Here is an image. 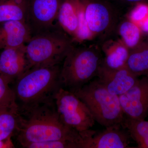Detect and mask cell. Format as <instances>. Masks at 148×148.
Listing matches in <instances>:
<instances>
[{
    "mask_svg": "<svg viewBox=\"0 0 148 148\" xmlns=\"http://www.w3.org/2000/svg\"><path fill=\"white\" fill-rule=\"evenodd\" d=\"M17 140L21 146L28 143L51 140L76 142L83 148L84 138L63 123L54 101L34 106H18Z\"/></svg>",
    "mask_w": 148,
    "mask_h": 148,
    "instance_id": "obj_1",
    "label": "cell"
},
{
    "mask_svg": "<svg viewBox=\"0 0 148 148\" xmlns=\"http://www.w3.org/2000/svg\"><path fill=\"white\" fill-rule=\"evenodd\" d=\"M59 65L32 68L16 80L14 91L20 107L54 101L56 93L62 87Z\"/></svg>",
    "mask_w": 148,
    "mask_h": 148,
    "instance_id": "obj_2",
    "label": "cell"
},
{
    "mask_svg": "<svg viewBox=\"0 0 148 148\" xmlns=\"http://www.w3.org/2000/svg\"><path fill=\"white\" fill-rule=\"evenodd\" d=\"M103 59L101 50L95 46L73 47L61 67L62 87L74 92L87 84L97 77Z\"/></svg>",
    "mask_w": 148,
    "mask_h": 148,
    "instance_id": "obj_3",
    "label": "cell"
},
{
    "mask_svg": "<svg viewBox=\"0 0 148 148\" xmlns=\"http://www.w3.org/2000/svg\"><path fill=\"white\" fill-rule=\"evenodd\" d=\"M73 47L71 39L57 28L33 36L25 44L28 68L60 64Z\"/></svg>",
    "mask_w": 148,
    "mask_h": 148,
    "instance_id": "obj_4",
    "label": "cell"
},
{
    "mask_svg": "<svg viewBox=\"0 0 148 148\" xmlns=\"http://www.w3.org/2000/svg\"><path fill=\"white\" fill-rule=\"evenodd\" d=\"M73 92L85 104L99 124L105 127L122 125L125 115L119 97L109 92L97 78Z\"/></svg>",
    "mask_w": 148,
    "mask_h": 148,
    "instance_id": "obj_5",
    "label": "cell"
},
{
    "mask_svg": "<svg viewBox=\"0 0 148 148\" xmlns=\"http://www.w3.org/2000/svg\"><path fill=\"white\" fill-rule=\"evenodd\" d=\"M56 110L65 125L75 130L84 138L96 132L91 128L95 121L85 104L74 92L61 87L54 96Z\"/></svg>",
    "mask_w": 148,
    "mask_h": 148,
    "instance_id": "obj_6",
    "label": "cell"
},
{
    "mask_svg": "<svg viewBox=\"0 0 148 148\" xmlns=\"http://www.w3.org/2000/svg\"><path fill=\"white\" fill-rule=\"evenodd\" d=\"M62 0H28L25 22L32 36L56 28Z\"/></svg>",
    "mask_w": 148,
    "mask_h": 148,
    "instance_id": "obj_7",
    "label": "cell"
},
{
    "mask_svg": "<svg viewBox=\"0 0 148 148\" xmlns=\"http://www.w3.org/2000/svg\"><path fill=\"white\" fill-rule=\"evenodd\" d=\"M119 97L125 116L145 119L148 116V75L138 78L129 90Z\"/></svg>",
    "mask_w": 148,
    "mask_h": 148,
    "instance_id": "obj_8",
    "label": "cell"
},
{
    "mask_svg": "<svg viewBox=\"0 0 148 148\" xmlns=\"http://www.w3.org/2000/svg\"><path fill=\"white\" fill-rule=\"evenodd\" d=\"M83 1L86 19L94 38L102 36L109 33L115 21L114 14L110 9L99 1Z\"/></svg>",
    "mask_w": 148,
    "mask_h": 148,
    "instance_id": "obj_9",
    "label": "cell"
},
{
    "mask_svg": "<svg viewBox=\"0 0 148 148\" xmlns=\"http://www.w3.org/2000/svg\"><path fill=\"white\" fill-rule=\"evenodd\" d=\"M130 135L121 125L106 127L103 131L85 138L84 148H128Z\"/></svg>",
    "mask_w": 148,
    "mask_h": 148,
    "instance_id": "obj_10",
    "label": "cell"
},
{
    "mask_svg": "<svg viewBox=\"0 0 148 148\" xmlns=\"http://www.w3.org/2000/svg\"><path fill=\"white\" fill-rule=\"evenodd\" d=\"M97 77L99 82L109 92L119 96L129 90L139 78L132 75L125 67L112 70L101 66Z\"/></svg>",
    "mask_w": 148,
    "mask_h": 148,
    "instance_id": "obj_11",
    "label": "cell"
},
{
    "mask_svg": "<svg viewBox=\"0 0 148 148\" xmlns=\"http://www.w3.org/2000/svg\"><path fill=\"white\" fill-rule=\"evenodd\" d=\"M25 45L2 49L0 52V75L12 82L28 70Z\"/></svg>",
    "mask_w": 148,
    "mask_h": 148,
    "instance_id": "obj_12",
    "label": "cell"
},
{
    "mask_svg": "<svg viewBox=\"0 0 148 148\" xmlns=\"http://www.w3.org/2000/svg\"><path fill=\"white\" fill-rule=\"evenodd\" d=\"M32 37L24 21H8L0 22V49L18 47L25 45Z\"/></svg>",
    "mask_w": 148,
    "mask_h": 148,
    "instance_id": "obj_13",
    "label": "cell"
},
{
    "mask_svg": "<svg viewBox=\"0 0 148 148\" xmlns=\"http://www.w3.org/2000/svg\"><path fill=\"white\" fill-rule=\"evenodd\" d=\"M101 66L109 70H116L125 67L130 50L121 40L110 41L104 44Z\"/></svg>",
    "mask_w": 148,
    "mask_h": 148,
    "instance_id": "obj_14",
    "label": "cell"
},
{
    "mask_svg": "<svg viewBox=\"0 0 148 148\" xmlns=\"http://www.w3.org/2000/svg\"><path fill=\"white\" fill-rule=\"evenodd\" d=\"M125 68L137 77L148 75V41L130 50Z\"/></svg>",
    "mask_w": 148,
    "mask_h": 148,
    "instance_id": "obj_15",
    "label": "cell"
},
{
    "mask_svg": "<svg viewBox=\"0 0 148 148\" xmlns=\"http://www.w3.org/2000/svg\"><path fill=\"white\" fill-rule=\"evenodd\" d=\"M18 106L16 102L0 106V141L11 138L18 127Z\"/></svg>",
    "mask_w": 148,
    "mask_h": 148,
    "instance_id": "obj_16",
    "label": "cell"
},
{
    "mask_svg": "<svg viewBox=\"0 0 148 148\" xmlns=\"http://www.w3.org/2000/svg\"><path fill=\"white\" fill-rule=\"evenodd\" d=\"M77 0L63 1L58 11L57 21L64 31L74 37L76 33L78 24Z\"/></svg>",
    "mask_w": 148,
    "mask_h": 148,
    "instance_id": "obj_17",
    "label": "cell"
},
{
    "mask_svg": "<svg viewBox=\"0 0 148 148\" xmlns=\"http://www.w3.org/2000/svg\"><path fill=\"white\" fill-rule=\"evenodd\" d=\"M28 0H0V22L8 21H24Z\"/></svg>",
    "mask_w": 148,
    "mask_h": 148,
    "instance_id": "obj_18",
    "label": "cell"
},
{
    "mask_svg": "<svg viewBox=\"0 0 148 148\" xmlns=\"http://www.w3.org/2000/svg\"><path fill=\"white\" fill-rule=\"evenodd\" d=\"M123 127L127 130L139 148H148V121L130 118L125 116Z\"/></svg>",
    "mask_w": 148,
    "mask_h": 148,
    "instance_id": "obj_19",
    "label": "cell"
},
{
    "mask_svg": "<svg viewBox=\"0 0 148 148\" xmlns=\"http://www.w3.org/2000/svg\"><path fill=\"white\" fill-rule=\"evenodd\" d=\"M119 32L121 40L129 50L136 47L142 41L143 33L140 27L129 19L120 25Z\"/></svg>",
    "mask_w": 148,
    "mask_h": 148,
    "instance_id": "obj_20",
    "label": "cell"
},
{
    "mask_svg": "<svg viewBox=\"0 0 148 148\" xmlns=\"http://www.w3.org/2000/svg\"><path fill=\"white\" fill-rule=\"evenodd\" d=\"M77 12L78 24L76 33L74 37V39L79 42L92 40L94 36L88 28L86 19L83 0H77Z\"/></svg>",
    "mask_w": 148,
    "mask_h": 148,
    "instance_id": "obj_21",
    "label": "cell"
},
{
    "mask_svg": "<svg viewBox=\"0 0 148 148\" xmlns=\"http://www.w3.org/2000/svg\"><path fill=\"white\" fill-rule=\"evenodd\" d=\"M21 146L25 148H80L77 143L66 140H51L28 143Z\"/></svg>",
    "mask_w": 148,
    "mask_h": 148,
    "instance_id": "obj_22",
    "label": "cell"
},
{
    "mask_svg": "<svg viewBox=\"0 0 148 148\" xmlns=\"http://www.w3.org/2000/svg\"><path fill=\"white\" fill-rule=\"evenodd\" d=\"M10 83L8 79L0 75V106L16 102L15 92L9 86Z\"/></svg>",
    "mask_w": 148,
    "mask_h": 148,
    "instance_id": "obj_23",
    "label": "cell"
},
{
    "mask_svg": "<svg viewBox=\"0 0 148 148\" xmlns=\"http://www.w3.org/2000/svg\"><path fill=\"white\" fill-rule=\"evenodd\" d=\"M129 15V19L138 25L148 16V5L143 3H137Z\"/></svg>",
    "mask_w": 148,
    "mask_h": 148,
    "instance_id": "obj_24",
    "label": "cell"
},
{
    "mask_svg": "<svg viewBox=\"0 0 148 148\" xmlns=\"http://www.w3.org/2000/svg\"><path fill=\"white\" fill-rule=\"evenodd\" d=\"M13 143L12 141L11 138H8L6 140L0 141V148H14Z\"/></svg>",
    "mask_w": 148,
    "mask_h": 148,
    "instance_id": "obj_25",
    "label": "cell"
},
{
    "mask_svg": "<svg viewBox=\"0 0 148 148\" xmlns=\"http://www.w3.org/2000/svg\"><path fill=\"white\" fill-rule=\"evenodd\" d=\"M142 33L148 34V16L138 25Z\"/></svg>",
    "mask_w": 148,
    "mask_h": 148,
    "instance_id": "obj_26",
    "label": "cell"
},
{
    "mask_svg": "<svg viewBox=\"0 0 148 148\" xmlns=\"http://www.w3.org/2000/svg\"><path fill=\"white\" fill-rule=\"evenodd\" d=\"M126 2L130 3H138L141 2L144 0H122Z\"/></svg>",
    "mask_w": 148,
    "mask_h": 148,
    "instance_id": "obj_27",
    "label": "cell"
}]
</instances>
